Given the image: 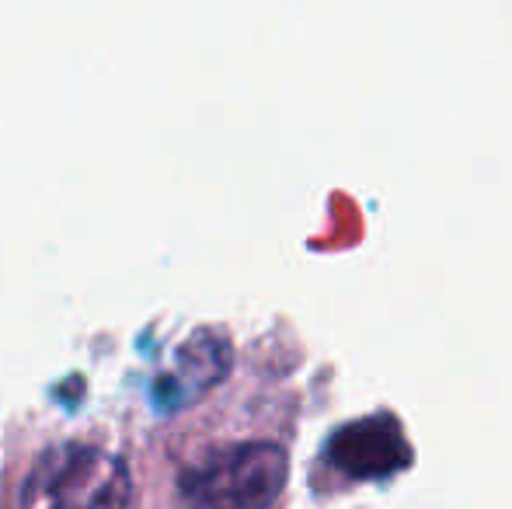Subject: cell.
I'll use <instances>...</instances> for the list:
<instances>
[{"instance_id":"cell-1","label":"cell","mask_w":512,"mask_h":509,"mask_svg":"<svg viewBox=\"0 0 512 509\" xmlns=\"http://www.w3.org/2000/svg\"><path fill=\"white\" fill-rule=\"evenodd\" d=\"M286 450L251 440L220 447L189 464L178 478L192 509H272L286 489Z\"/></svg>"},{"instance_id":"cell-2","label":"cell","mask_w":512,"mask_h":509,"mask_svg":"<svg viewBox=\"0 0 512 509\" xmlns=\"http://www.w3.org/2000/svg\"><path fill=\"white\" fill-rule=\"evenodd\" d=\"M126 496L119 457L91 443H56L21 478L18 509H115Z\"/></svg>"},{"instance_id":"cell-3","label":"cell","mask_w":512,"mask_h":509,"mask_svg":"<svg viewBox=\"0 0 512 509\" xmlns=\"http://www.w3.org/2000/svg\"><path fill=\"white\" fill-rule=\"evenodd\" d=\"M324 457L345 478L380 482V478H391L401 468H408L411 447L391 415H370V419H356L338 429L328 440Z\"/></svg>"},{"instance_id":"cell-4","label":"cell","mask_w":512,"mask_h":509,"mask_svg":"<svg viewBox=\"0 0 512 509\" xmlns=\"http://www.w3.org/2000/svg\"><path fill=\"white\" fill-rule=\"evenodd\" d=\"M223 370H227V346L216 342L213 335H196V339L182 346L175 370L164 377L157 394H161L164 401H171V405H175V401L182 405V401L209 391V387L223 377Z\"/></svg>"}]
</instances>
